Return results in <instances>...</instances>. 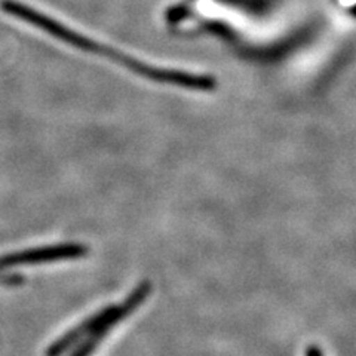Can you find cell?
<instances>
[{
  "label": "cell",
  "instance_id": "1",
  "mask_svg": "<svg viewBox=\"0 0 356 356\" xmlns=\"http://www.w3.org/2000/svg\"><path fill=\"white\" fill-rule=\"evenodd\" d=\"M0 6H2V9L6 14L14 15L22 21H27L35 27L49 33V35L54 38H57L69 44H73V47L83 49L86 52H92L97 55H103V57H108L113 61L128 67V69L134 70L136 73L144 77H149L152 81L183 86L187 89H197V91H211V89L216 88V81L213 77L191 74V73L177 72V70L158 69V67L143 64L138 60L129 57V55L118 52L115 49H111L110 47H106V44L88 39L86 36H82L79 33L67 29L65 26L61 24V22L40 14L39 10L31 9L27 5L18 3L15 0H3V2L0 3Z\"/></svg>",
  "mask_w": 356,
  "mask_h": 356
},
{
  "label": "cell",
  "instance_id": "2",
  "mask_svg": "<svg viewBox=\"0 0 356 356\" xmlns=\"http://www.w3.org/2000/svg\"><path fill=\"white\" fill-rule=\"evenodd\" d=\"M152 291V285L150 282H141L134 293L125 300L124 305L120 306H108L104 310L99 312V314L94 315L92 318L86 319L85 322H82L81 325H77L76 328H73L72 331H69L61 339H58L57 341H54L52 346L47 350V356H61L63 353H65L72 346H74L76 343H79L83 337L91 336L94 332H103L107 334V331L116 325L120 319H124L125 316H128L131 312L138 307L146 297L150 294Z\"/></svg>",
  "mask_w": 356,
  "mask_h": 356
},
{
  "label": "cell",
  "instance_id": "3",
  "mask_svg": "<svg viewBox=\"0 0 356 356\" xmlns=\"http://www.w3.org/2000/svg\"><path fill=\"white\" fill-rule=\"evenodd\" d=\"M88 254V247L82 243H57L49 245V247L33 248L21 252L8 254L0 257V269L14 266H24V264H40V263H51L64 259H79Z\"/></svg>",
  "mask_w": 356,
  "mask_h": 356
},
{
  "label": "cell",
  "instance_id": "4",
  "mask_svg": "<svg viewBox=\"0 0 356 356\" xmlns=\"http://www.w3.org/2000/svg\"><path fill=\"white\" fill-rule=\"evenodd\" d=\"M104 336L106 334H102V332H94V334H91V336H88V339L74 350V353L72 356H89L97 348L98 341L102 340Z\"/></svg>",
  "mask_w": 356,
  "mask_h": 356
},
{
  "label": "cell",
  "instance_id": "5",
  "mask_svg": "<svg viewBox=\"0 0 356 356\" xmlns=\"http://www.w3.org/2000/svg\"><path fill=\"white\" fill-rule=\"evenodd\" d=\"M306 356H324V353H322V350L318 346H310L306 350Z\"/></svg>",
  "mask_w": 356,
  "mask_h": 356
}]
</instances>
